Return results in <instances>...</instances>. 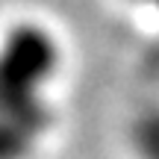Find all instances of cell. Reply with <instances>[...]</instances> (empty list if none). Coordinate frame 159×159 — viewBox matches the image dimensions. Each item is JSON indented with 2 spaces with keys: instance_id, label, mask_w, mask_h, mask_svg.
Returning a JSON list of instances; mask_svg holds the SVG:
<instances>
[{
  "instance_id": "3",
  "label": "cell",
  "mask_w": 159,
  "mask_h": 159,
  "mask_svg": "<svg viewBox=\"0 0 159 159\" xmlns=\"http://www.w3.org/2000/svg\"><path fill=\"white\" fill-rule=\"evenodd\" d=\"M156 9H159V6H156Z\"/></svg>"
},
{
  "instance_id": "1",
  "label": "cell",
  "mask_w": 159,
  "mask_h": 159,
  "mask_svg": "<svg viewBox=\"0 0 159 159\" xmlns=\"http://www.w3.org/2000/svg\"><path fill=\"white\" fill-rule=\"evenodd\" d=\"M130 144L139 159H159V106H150L133 121Z\"/></svg>"
},
{
  "instance_id": "2",
  "label": "cell",
  "mask_w": 159,
  "mask_h": 159,
  "mask_svg": "<svg viewBox=\"0 0 159 159\" xmlns=\"http://www.w3.org/2000/svg\"><path fill=\"white\" fill-rule=\"evenodd\" d=\"M133 3H144V6H153V9H156V6H159V0H133Z\"/></svg>"
}]
</instances>
